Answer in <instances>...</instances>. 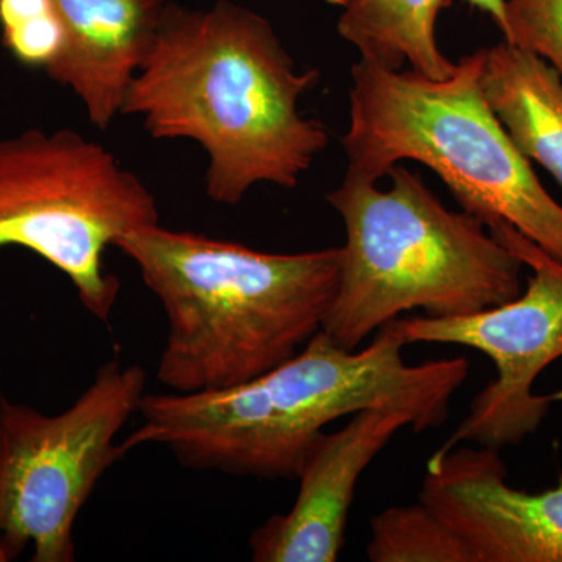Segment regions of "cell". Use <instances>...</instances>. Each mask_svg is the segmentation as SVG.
Returning <instances> with one entry per match:
<instances>
[{"label":"cell","instance_id":"obj_1","mask_svg":"<svg viewBox=\"0 0 562 562\" xmlns=\"http://www.w3.org/2000/svg\"><path fill=\"white\" fill-rule=\"evenodd\" d=\"M317 81L261 14L232 0L209 10L169 2L121 114L139 117L151 138L198 143L206 194L238 205L255 184L297 187L328 146L325 125L299 110Z\"/></svg>","mask_w":562,"mask_h":562},{"label":"cell","instance_id":"obj_2","mask_svg":"<svg viewBox=\"0 0 562 562\" xmlns=\"http://www.w3.org/2000/svg\"><path fill=\"white\" fill-rule=\"evenodd\" d=\"M405 342L392 324L371 346L347 350L316 333L290 360L224 390L150 392L125 452L160 443L184 468L258 480H297L306 453L336 419L372 408H398L413 431L439 427L469 375L464 358L403 360Z\"/></svg>","mask_w":562,"mask_h":562},{"label":"cell","instance_id":"obj_3","mask_svg":"<svg viewBox=\"0 0 562 562\" xmlns=\"http://www.w3.org/2000/svg\"><path fill=\"white\" fill-rule=\"evenodd\" d=\"M114 247L165 310L157 380L180 394L249 382L294 357L322 330L341 271L339 247L266 254L160 224Z\"/></svg>","mask_w":562,"mask_h":562},{"label":"cell","instance_id":"obj_4","mask_svg":"<svg viewBox=\"0 0 562 562\" xmlns=\"http://www.w3.org/2000/svg\"><path fill=\"white\" fill-rule=\"evenodd\" d=\"M390 190L346 173L325 195L341 214L338 291L322 331L347 350L402 313L460 317L522 292L524 262L472 214L454 213L417 173L397 165Z\"/></svg>","mask_w":562,"mask_h":562},{"label":"cell","instance_id":"obj_5","mask_svg":"<svg viewBox=\"0 0 562 562\" xmlns=\"http://www.w3.org/2000/svg\"><path fill=\"white\" fill-rule=\"evenodd\" d=\"M484 49L447 79L361 60L351 68L347 173L379 181L401 161L441 177L462 210L486 227L506 222L562 262V205L542 187L487 105Z\"/></svg>","mask_w":562,"mask_h":562},{"label":"cell","instance_id":"obj_6","mask_svg":"<svg viewBox=\"0 0 562 562\" xmlns=\"http://www.w3.org/2000/svg\"><path fill=\"white\" fill-rule=\"evenodd\" d=\"M154 224L157 199L101 144L69 128L0 139V249L22 247L65 273L95 319L109 322L121 290L106 247Z\"/></svg>","mask_w":562,"mask_h":562},{"label":"cell","instance_id":"obj_7","mask_svg":"<svg viewBox=\"0 0 562 562\" xmlns=\"http://www.w3.org/2000/svg\"><path fill=\"white\" fill-rule=\"evenodd\" d=\"M146 394L138 364L110 360L58 414L0 394V562L76 561L77 517L111 465L127 454L117 436Z\"/></svg>","mask_w":562,"mask_h":562},{"label":"cell","instance_id":"obj_8","mask_svg":"<svg viewBox=\"0 0 562 562\" xmlns=\"http://www.w3.org/2000/svg\"><path fill=\"white\" fill-rule=\"evenodd\" d=\"M487 231L531 269L527 291L513 301L460 317L416 316L392 321L405 346L457 344L482 351L494 362V382L471 403L465 419L432 454L461 442L502 450L519 446L539 430L562 392L536 395L538 376L562 357V262L506 222Z\"/></svg>","mask_w":562,"mask_h":562},{"label":"cell","instance_id":"obj_9","mask_svg":"<svg viewBox=\"0 0 562 562\" xmlns=\"http://www.w3.org/2000/svg\"><path fill=\"white\" fill-rule=\"evenodd\" d=\"M419 501L472 550L475 562H562V476L541 492L506 482L501 450L432 454Z\"/></svg>","mask_w":562,"mask_h":562},{"label":"cell","instance_id":"obj_10","mask_svg":"<svg viewBox=\"0 0 562 562\" xmlns=\"http://www.w3.org/2000/svg\"><path fill=\"white\" fill-rule=\"evenodd\" d=\"M412 414L398 408L362 409L341 430L321 432L299 472V494L286 514L250 536L255 562H335L346 542L347 520L362 472Z\"/></svg>","mask_w":562,"mask_h":562},{"label":"cell","instance_id":"obj_11","mask_svg":"<svg viewBox=\"0 0 562 562\" xmlns=\"http://www.w3.org/2000/svg\"><path fill=\"white\" fill-rule=\"evenodd\" d=\"M171 0H54L65 29L44 72L79 98L88 120L109 131L146 61Z\"/></svg>","mask_w":562,"mask_h":562},{"label":"cell","instance_id":"obj_12","mask_svg":"<svg viewBox=\"0 0 562 562\" xmlns=\"http://www.w3.org/2000/svg\"><path fill=\"white\" fill-rule=\"evenodd\" d=\"M482 90L514 146L562 188V79L558 70L513 44L484 49Z\"/></svg>","mask_w":562,"mask_h":562},{"label":"cell","instance_id":"obj_13","mask_svg":"<svg viewBox=\"0 0 562 562\" xmlns=\"http://www.w3.org/2000/svg\"><path fill=\"white\" fill-rule=\"evenodd\" d=\"M342 9L338 32L362 60L390 70L408 61L427 79L452 76L457 63L439 49L436 22L452 0H335Z\"/></svg>","mask_w":562,"mask_h":562},{"label":"cell","instance_id":"obj_14","mask_svg":"<svg viewBox=\"0 0 562 562\" xmlns=\"http://www.w3.org/2000/svg\"><path fill=\"white\" fill-rule=\"evenodd\" d=\"M372 562H475L472 550L420 501L392 506L371 520Z\"/></svg>","mask_w":562,"mask_h":562},{"label":"cell","instance_id":"obj_15","mask_svg":"<svg viewBox=\"0 0 562 562\" xmlns=\"http://www.w3.org/2000/svg\"><path fill=\"white\" fill-rule=\"evenodd\" d=\"M3 46L21 65L46 70L65 44L54 0H0Z\"/></svg>","mask_w":562,"mask_h":562},{"label":"cell","instance_id":"obj_16","mask_svg":"<svg viewBox=\"0 0 562 562\" xmlns=\"http://www.w3.org/2000/svg\"><path fill=\"white\" fill-rule=\"evenodd\" d=\"M503 40L531 52L562 79V0H506Z\"/></svg>","mask_w":562,"mask_h":562},{"label":"cell","instance_id":"obj_17","mask_svg":"<svg viewBox=\"0 0 562 562\" xmlns=\"http://www.w3.org/2000/svg\"><path fill=\"white\" fill-rule=\"evenodd\" d=\"M472 7H476L490 14L492 21L497 24L501 32L505 31L506 25V0H468Z\"/></svg>","mask_w":562,"mask_h":562}]
</instances>
